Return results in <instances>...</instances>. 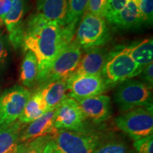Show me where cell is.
I'll use <instances>...</instances> for the list:
<instances>
[{"label":"cell","mask_w":153,"mask_h":153,"mask_svg":"<svg viewBox=\"0 0 153 153\" xmlns=\"http://www.w3.org/2000/svg\"><path fill=\"white\" fill-rule=\"evenodd\" d=\"M61 26L50 22L39 14L32 15L25 27L23 48L35 55L38 64L37 82L42 79L62 50L65 48L61 40Z\"/></svg>","instance_id":"cell-1"},{"label":"cell","mask_w":153,"mask_h":153,"mask_svg":"<svg viewBox=\"0 0 153 153\" xmlns=\"http://www.w3.org/2000/svg\"><path fill=\"white\" fill-rule=\"evenodd\" d=\"M53 140L61 153H93L107 136L95 130L82 131L55 130Z\"/></svg>","instance_id":"cell-2"},{"label":"cell","mask_w":153,"mask_h":153,"mask_svg":"<svg viewBox=\"0 0 153 153\" xmlns=\"http://www.w3.org/2000/svg\"><path fill=\"white\" fill-rule=\"evenodd\" d=\"M74 41L82 48L101 47L110 40L105 18L86 11L80 19Z\"/></svg>","instance_id":"cell-3"},{"label":"cell","mask_w":153,"mask_h":153,"mask_svg":"<svg viewBox=\"0 0 153 153\" xmlns=\"http://www.w3.org/2000/svg\"><path fill=\"white\" fill-rule=\"evenodd\" d=\"M114 100L123 113L140 107L152 108V87L138 80L126 81L115 93Z\"/></svg>","instance_id":"cell-4"},{"label":"cell","mask_w":153,"mask_h":153,"mask_svg":"<svg viewBox=\"0 0 153 153\" xmlns=\"http://www.w3.org/2000/svg\"><path fill=\"white\" fill-rule=\"evenodd\" d=\"M115 124L134 141L150 136L153 133L152 108L140 107L124 112L116 117Z\"/></svg>","instance_id":"cell-5"},{"label":"cell","mask_w":153,"mask_h":153,"mask_svg":"<svg viewBox=\"0 0 153 153\" xmlns=\"http://www.w3.org/2000/svg\"><path fill=\"white\" fill-rule=\"evenodd\" d=\"M140 73L138 66L130 55L128 48L126 47L112 51L104 66L102 76L110 86L126 82Z\"/></svg>","instance_id":"cell-6"},{"label":"cell","mask_w":153,"mask_h":153,"mask_svg":"<svg viewBox=\"0 0 153 153\" xmlns=\"http://www.w3.org/2000/svg\"><path fill=\"white\" fill-rule=\"evenodd\" d=\"M82 57V48L74 40L59 53L38 83L43 85L54 80L68 79L76 70Z\"/></svg>","instance_id":"cell-7"},{"label":"cell","mask_w":153,"mask_h":153,"mask_svg":"<svg viewBox=\"0 0 153 153\" xmlns=\"http://www.w3.org/2000/svg\"><path fill=\"white\" fill-rule=\"evenodd\" d=\"M31 93L26 88L14 86L0 96V126L18 120Z\"/></svg>","instance_id":"cell-8"},{"label":"cell","mask_w":153,"mask_h":153,"mask_svg":"<svg viewBox=\"0 0 153 153\" xmlns=\"http://www.w3.org/2000/svg\"><path fill=\"white\" fill-rule=\"evenodd\" d=\"M86 118L75 99L67 97L56 108L55 128L82 131L87 129Z\"/></svg>","instance_id":"cell-9"},{"label":"cell","mask_w":153,"mask_h":153,"mask_svg":"<svg viewBox=\"0 0 153 153\" xmlns=\"http://www.w3.org/2000/svg\"><path fill=\"white\" fill-rule=\"evenodd\" d=\"M108 87L102 76H70L68 79V97L76 101L103 94Z\"/></svg>","instance_id":"cell-10"},{"label":"cell","mask_w":153,"mask_h":153,"mask_svg":"<svg viewBox=\"0 0 153 153\" xmlns=\"http://www.w3.org/2000/svg\"><path fill=\"white\" fill-rule=\"evenodd\" d=\"M24 13V0H11L10 10L3 19L8 30L9 41L16 49L23 46L26 27L22 22Z\"/></svg>","instance_id":"cell-11"},{"label":"cell","mask_w":153,"mask_h":153,"mask_svg":"<svg viewBox=\"0 0 153 153\" xmlns=\"http://www.w3.org/2000/svg\"><path fill=\"white\" fill-rule=\"evenodd\" d=\"M111 53L112 52H109L108 50L101 47L88 49L86 54L82 57L76 70L70 76H102L105 65L111 55Z\"/></svg>","instance_id":"cell-12"},{"label":"cell","mask_w":153,"mask_h":153,"mask_svg":"<svg viewBox=\"0 0 153 153\" xmlns=\"http://www.w3.org/2000/svg\"><path fill=\"white\" fill-rule=\"evenodd\" d=\"M86 118L95 123L106 121L111 116L110 97L101 94L76 101Z\"/></svg>","instance_id":"cell-13"},{"label":"cell","mask_w":153,"mask_h":153,"mask_svg":"<svg viewBox=\"0 0 153 153\" xmlns=\"http://www.w3.org/2000/svg\"><path fill=\"white\" fill-rule=\"evenodd\" d=\"M56 108L45 112L42 116L29 123L22 131L19 142L30 140L45 135H52L55 131V118Z\"/></svg>","instance_id":"cell-14"},{"label":"cell","mask_w":153,"mask_h":153,"mask_svg":"<svg viewBox=\"0 0 153 153\" xmlns=\"http://www.w3.org/2000/svg\"><path fill=\"white\" fill-rule=\"evenodd\" d=\"M41 92L47 111L55 109L65 99L68 92V79H60L41 85Z\"/></svg>","instance_id":"cell-15"},{"label":"cell","mask_w":153,"mask_h":153,"mask_svg":"<svg viewBox=\"0 0 153 153\" xmlns=\"http://www.w3.org/2000/svg\"><path fill=\"white\" fill-rule=\"evenodd\" d=\"M106 20L110 24L123 28H133L145 22L138 5L134 0H128L123 9Z\"/></svg>","instance_id":"cell-16"},{"label":"cell","mask_w":153,"mask_h":153,"mask_svg":"<svg viewBox=\"0 0 153 153\" xmlns=\"http://www.w3.org/2000/svg\"><path fill=\"white\" fill-rule=\"evenodd\" d=\"M38 13L50 22L63 26L66 24L68 0H38Z\"/></svg>","instance_id":"cell-17"},{"label":"cell","mask_w":153,"mask_h":153,"mask_svg":"<svg viewBox=\"0 0 153 153\" xmlns=\"http://www.w3.org/2000/svg\"><path fill=\"white\" fill-rule=\"evenodd\" d=\"M22 131V124L19 120L0 126V153H16Z\"/></svg>","instance_id":"cell-18"},{"label":"cell","mask_w":153,"mask_h":153,"mask_svg":"<svg viewBox=\"0 0 153 153\" xmlns=\"http://www.w3.org/2000/svg\"><path fill=\"white\" fill-rule=\"evenodd\" d=\"M45 112H47V109L43 97L40 91L37 90L30 94L18 120L22 124L30 123Z\"/></svg>","instance_id":"cell-19"},{"label":"cell","mask_w":153,"mask_h":153,"mask_svg":"<svg viewBox=\"0 0 153 153\" xmlns=\"http://www.w3.org/2000/svg\"><path fill=\"white\" fill-rule=\"evenodd\" d=\"M129 53L133 60L138 66L141 72L146 66L152 62L153 40L148 38L135 45L128 46Z\"/></svg>","instance_id":"cell-20"},{"label":"cell","mask_w":153,"mask_h":153,"mask_svg":"<svg viewBox=\"0 0 153 153\" xmlns=\"http://www.w3.org/2000/svg\"><path fill=\"white\" fill-rule=\"evenodd\" d=\"M38 64L35 55L26 51L21 68V81L25 87H32L37 82Z\"/></svg>","instance_id":"cell-21"},{"label":"cell","mask_w":153,"mask_h":153,"mask_svg":"<svg viewBox=\"0 0 153 153\" xmlns=\"http://www.w3.org/2000/svg\"><path fill=\"white\" fill-rule=\"evenodd\" d=\"M51 139L52 135H45L30 140L19 143L16 153H44L45 146Z\"/></svg>","instance_id":"cell-22"},{"label":"cell","mask_w":153,"mask_h":153,"mask_svg":"<svg viewBox=\"0 0 153 153\" xmlns=\"http://www.w3.org/2000/svg\"><path fill=\"white\" fill-rule=\"evenodd\" d=\"M89 0H68V14L66 24L79 22L82 16L87 11Z\"/></svg>","instance_id":"cell-23"},{"label":"cell","mask_w":153,"mask_h":153,"mask_svg":"<svg viewBox=\"0 0 153 153\" xmlns=\"http://www.w3.org/2000/svg\"><path fill=\"white\" fill-rule=\"evenodd\" d=\"M93 153H132L128 145L120 140H105Z\"/></svg>","instance_id":"cell-24"},{"label":"cell","mask_w":153,"mask_h":153,"mask_svg":"<svg viewBox=\"0 0 153 153\" xmlns=\"http://www.w3.org/2000/svg\"><path fill=\"white\" fill-rule=\"evenodd\" d=\"M128 0H108L105 7L104 17L108 19L123 9Z\"/></svg>","instance_id":"cell-25"},{"label":"cell","mask_w":153,"mask_h":153,"mask_svg":"<svg viewBox=\"0 0 153 153\" xmlns=\"http://www.w3.org/2000/svg\"><path fill=\"white\" fill-rule=\"evenodd\" d=\"M133 147L137 153H153V135L135 140Z\"/></svg>","instance_id":"cell-26"},{"label":"cell","mask_w":153,"mask_h":153,"mask_svg":"<svg viewBox=\"0 0 153 153\" xmlns=\"http://www.w3.org/2000/svg\"><path fill=\"white\" fill-rule=\"evenodd\" d=\"M144 22L152 23L153 17V0H140L137 2Z\"/></svg>","instance_id":"cell-27"},{"label":"cell","mask_w":153,"mask_h":153,"mask_svg":"<svg viewBox=\"0 0 153 153\" xmlns=\"http://www.w3.org/2000/svg\"><path fill=\"white\" fill-rule=\"evenodd\" d=\"M107 1L108 0H89L87 11L97 16L104 17Z\"/></svg>","instance_id":"cell-28"},{"label":"cell","mask_w":153,"mask_h":153,"mask_svg":"<svg viewBox=\"0 0 153 153\" xmlns=\"http://www.w3.org/2000/svg\"><path fill=\"white\" fill-rule=\"evenodd\" d=\"M143 79L145 80V83L147 84L150 87H152L153 85V65L152 62L149 64L148 66L145 68L143 72Z\"/></svg>","instance_id":"cell-29"},{"label":"cell","mask_w":153,"mask_h":153,"mask_svg":"<svg viewBox=\"0 0 153 153\" xmlns=\"http://www.w3.org/2000/svg\"><path fill=\"white\" fill-rule=\"evenodd\" d=\"M8 56V51L6 47L5 41L2 36H0V68L4 64Z\"/></svg>","instance_id":"cell-30"},{"label":"cell","mask_w":153,"mask_h":153,"mask_svg":"<svg viewBox=\"0 0 153 153\" xmlns=\"http://www.w3.org/2000/svg\"><path fill=\"white\" fill-rule=\"evenodd\" d=\"M11 0H0V20L3 21L6 15L10 10Z\"/></svg>","instance_id":"cell-31"},{"label":"cell","mask_w":153,"mask_h":153,"mask_svg":"<svg viewBox=\"0 0 153 153\" xmlns=\"http://www.w3.org/2000/svg\"><path fill=\"white\" fill-rule=\"evenodd\" d=\"M44 153H61L55 146V143L53 140V137L52 139L49 141L46 146H45Z\"/></svg>","instance_id":"cell-32"},{"label":"cell","mask_w":153,"mask_h":153,"mask_svg":"<svg viewBox=\"0 0 153 153\" xmlns=\"http://www.w3.org/2000/svg\"><path fill=\"white\" fill-rule=\"evenodd\" d=\"M2 24H3V21H1L0 20V36H2V29H1V28H2Z\"/></svg>","instance_id":"cell-33"},{"label":"cell","mask_w":153,"mask_h":153,"mask_svg":"<svg viewBox=\"0 0 153 153\" xmlns=\"http://www.w3.org/2000/svg\"><path fill=\"white\" fill-rule=\"evenodd\" d=\"M134 1H136V2H138L140 0H134Z\"/></svg>","instance_id":"cell-34"}]
</instances>
